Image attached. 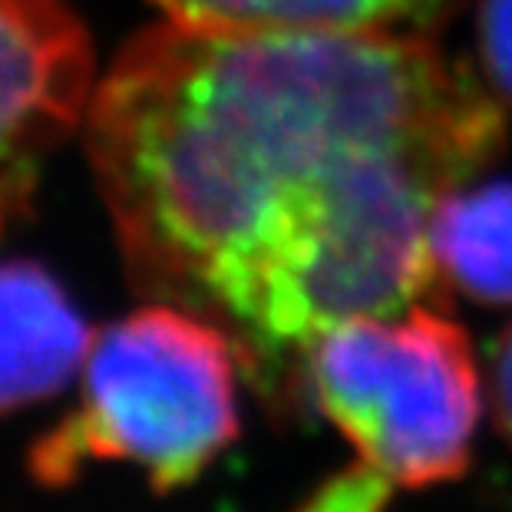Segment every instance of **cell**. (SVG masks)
Here are the masks:
<instances>
[{
  "label": "cell",
  "instance_id": "obj_1",
  "mask_svg": "<svg viewBox=\"0 0 512 512\" xmlns=\"http://www.w3.org/2000/svg\"><path fill=\"white\" fill-rule=\"evenodd\" d=\"M83 123L136 291L219 324L245 367L433 298V212L503 149L483 86L394 30L166 20Z\"/></svg>",
  "mask_w": 512,
  "mask_h": 512
},
{
  "label": "cell",
  "instance_id": "obj_2",
  "mask_svg": "<svg viewBox=\"0 0 512 512\" xmlns=\"http://www.w3.org/2000/svg\"><path fill=\"white\" fill-rule=\"evenodd\" d=\"M238 344L176 304H149L90 347L83 400L30 446L40 486H70L90 463L139 466L156 493L195 483L238 437Z\"/></svg>",
  "mask_w": 512,
  "mask_h": 512
},
{
  "label": "cell",
  "instance_id": "obj_3",
  "mask_svg": "<svg viewBox=\"0 0 512 512\" xmlns=\"http://www.w3.org/2000/svg\"><path fill=\"white\" fill-rule=\"evenodd\" d=\"M318 410L357 460L397 489L463 476L483 417V374L463 328L427 301L328 328L304 347Z\"/></svg>",
  "mask_w": 512,
  "mask_h": 512
},
{
  "label": "cell",
  "instance_id": "obj_4",
  "mask_svg": "<svg viewBox=\"0 0 512 512\" xmlns=\"http://www.w3.org/2000/svg\"><path fill=\"white\" fill-rule=\"evenodd\" d=\"M90 106V43L63 0H0V232Z\"/></svg>",
  "mask_w": 512,
  "mask_h": 512
},
{
  "label": "cell",
  "instance_id": "obj_5",
  "mask_svg": "<svg viewBox=\"0 0 512 512\" xmlns=\"http://www.w3.org/2000/svg\"><path fill=\"white\" fill-rule=\"evenodd\" d=\"M90 347L80 311L50 271L0 261V417L60 394Z\"/></svg>",
  "mask_w": 512,
  "mask_h": 512
},
{
  "label": "cell",
  "instance_id": "obj_6",
  "mask_svg": "<svg viewBox=\"0 0 512 512\" xmlns=\"http://www.w3.org/2000/svg\"><path fill=\"white\" fill-rule=\"evenodd\" d=\"M443 285L486 308H512V182L453 189L430 219Z\"/></svg>",
  "mask_w": 512,
  "mask_h": 512
},
{
  "label": "cell",
  "instance_id": "obj_7",
  "mask_svg": "<svg viewBox=\"0 0 512 512\" xmlns=\"http://www.w3.org/2000/svg\"><path fill=\"white\" fill-rule=\"evenodd\" d=\"M169 20L219 30H394L433 34L460 0H156Z\"/></svg>",
  "mask_w": 512,
  "mask_h": 512
},
{
  "label": "cell",
  "instance_id": "obj_8",
  "mask_svg": "<svg viewBox=\"0 0 512 512\" xmlns=\"http://www.w3.org/2000/svg\"><path fill=\"white\" fill-rule=\"evenodd\" d=\"M394 483L367 463L357 460L351 470L331 476L321 489L304 499L298 512H384Z\"/></svg>",
  "mask_w": 512,
  "mask_h": 512
},
{
  "label": "cell",
  "instance_id": "obj_9",
  "mask_svg": "<svg viewBox=\"0 0 512 512\" xmlns=\"http://www.w3.org/2000/svg\"><path fill=\"white\" fill-rule=\"evenodd\" d=\"M476 37L489 90L512 106V0H483L479 4Z\"/></svg>",
  "mask_w": 512,
  "mask_h": 512
},
{
  "label": "cell",
  "instance_id": "obj_10",
  "mask_svg": "<svg viewBox=\"0 0 512 512\" xmlns=\"http://www.w3.org/2000/svg\"><path fill=\"white\" fill-rule=\"evenodd\" d=\"M489 403H493L499 433L512 446V324L493 347V361H489Z\"/></svg>",
  "mask_w": 512,
  "mask_h": 512
}]
</instances>
